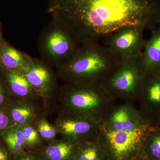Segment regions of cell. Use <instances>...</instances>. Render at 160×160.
Masks as SVG:
<instances>
[{
	"label": "cell",
	"instance_id": "6da1fadb",
	"mask_svg": "<svg viewBox=\"0 0 160 160\" xmlns=\"http://www.w3.org/2000/svg\"><path fill=\"white\" fill-rule=\"evenodd\" d=\"M48 12L71 29L81 44L100 43L123 27L153 29L160 0H47Z\"/></svg>",
	"mask_w": 160,
	"mask_h": 160
},
{
	"label": "cell",
	"instance_id": "7a4b0ae2",
	"mask_svg": "<svg viewBox=\"0 0 160 160\" xmlns=\"http://www.w3.org/2000/svg\"><path fill=\"white\" fill-rule=\"evenodd\" d=\"M57 96L60 112L88 118L102 124L115 101L101 82H64Z\"/></svg>",
	"mask_w": 160,
	"mask_h": 160
},
{
	"label": "cell",
	"instance_id": "3957f363",
	"mask_svg": "<svg viewBox=\"0 0 160 160\" xmlns=\"http://www.w3.org/2000/svg\"><path fill=\"white\" fill-rule=\"evenodd\" d=\"M122 61L111 49L100 43L82 44L74 57L56 69L64 82L102 83Z\"/></svg>",
	"mask_w": 160,
	"mask_h": 160
},
{
	"label": "cell",
	"instance_id": "277c9868",
	"mask_svg": "<svg viewBox=\"0 0 160 160\" xmlns=\"http://www.w3.org/2000/svg\"><path fill=\"white\" fill-rule=\"evenodd\" d=\"M82 46L77 36L62 21L52 16L43 29L38 48L42 60L56 69L72 59Z\"/></svg>",
	"mask_w": 160,
	"mask_h": 160
},
{
	"label": "cell",
	"instance_id": "5b68a950",
	"mask_svg": "<svg viewBox=\"0 0 160 160\" xmlns=\"http://www.w3.org/2000/svg\"><path fill=\"white\" fill-rule=\"evenodd\" d=\"M145 77L142 53L122 60L102 84L114 101L130 102L139 98Z\"/></svg>",
	"mask_w": 160,
	"mask_h": 160
},
{
	"label": "cell",
	"instance_id": "8992f818",
	"mask_svg": "<svg viewBox=\"0 0 160 160\" xmlns=\"http://www.w3.org/2000/svg\"><path fill=\"white\" fill-rule=\"evenodd\" d=\"M153 126L149 123L133 130L122 131H109L102 127V139L109 160H136Z\"/></svg>",
	"mask_w": 160,
	"mask_h": 160
},
{
	"label": "cell",
	"instance_id": "52a82bcc",
	"mask_svg": "<svg viewBox=\"0 0 160 160\" xmlns=\"http://www.w3.org/2000/svg\"><path fill=\"white\" fill-rule=\"evenodd\" d=\"M53 125L62 137L78 144L102 137V124L88 118L59 112Z\"/></svg>",
	"mask_w": 160,
	"mask_h": 160
},
{
	"label": "cell",
	"instance_id": "ba28073f",
	"mask_svg": "<svg viewBox=\"0 0 160 160\" xmlns=\"http://www.w3.org/2000/svg\"><path fill=\"white\" fill-rule=\"evenodd\" d=\"M22 71L38 96L46 106L49 104L59 88L58 78L52 67L42 60L32 58Z\"/></svg>",
	"mask_w": 160,
	"mask_h": 160
},
{
	"label": "cell",
	"instance_id": "9c48e42d",
	"mask_svg": "<svg viewBox=\"0 0 160 160\" xmlns=\"http://www.w3.org/2000/svg\"><path fill=\"white\" fill-rule=\"evenodd\" d=\"M145 30L139 26L123 27L103 39L105 45L121 59L137 56L142 53L146 41Z\"/></svg>",
	"mask_w": 160,
	"mask_h": 160
},
{
	"label": "cell",
	"instance_id": "30bf717a",
	"mask_svg": "<svg viewBox=\"0 0 160 160\" xmlns=\"http://www.w3.org/2000/svg\"><path fill=\"white\" fill-rule=\"evenodd\" d=\"M152 123L146 114L127 102L115 106L102 123L103 129L109 131H130Z\"/></svg>",
	"mask_w": 160,
	"mask_h": 160
},
{
	"label": "cell",
	"instance_id": "8fae6325",
	"mask_svg": "<svg viewBox=\"0 0 160 160\" xmlns=\"http://www.w3.org/2000/svg\"><path fill=\"white\" fill-rule=\"evenodd\" d=\"M0 77L6 83L12 98L36 102L42 100L33 90L23 71L2 68L0 69Z\"/></svg>",
	"mask_w": 160,
	"mask_h": 160
},
{
	"label": "cell",
	"instance_id": "7c38bea8",
	"mask_svg": "<svg viewBox=\"0 0 160 160\" xmlns=\"http://www.w3.org/2000/svg\"><path fill=\"white\" fill-rule=\"evenodd\" d=\"M33 101L12 98L7 109L14 126H22L34 122L42 114L39 106Z\"/></svg>",
	"mask_w": 160,
	"mask_h": 160
},
{
	"label": "cell",
	"instance_id": "4fadbf2b",
	"mask_svg": "<svg viewBox=\"0 0 160 160\" xmlns=\"http://www.w3.org/2000/svg\"><path fill=\"white\" fill-rule=\"evenodd\" d=\"M78 143L63 138L48 142L35 152L42 160H73Z\"/></svg>",
	"mask_w": 160,
	"mask_h": 160
},
{
	"label": "cell",
	"instance_id": "5bb4252c",
	"mask_svg": "<svg viewBox=\"0 0 160 160\" xmlns=\"http://www.w3.org/2000/svg\"><path fill=\"white\" fill-rule=\"evenodd\" d=\"M145 77L160 75V23L152 30L142 52Z\"/></svg>",
	"mask_w": 160,
	"mask_h": 160
},
{
	"label": "cell",
	"instance_id": "9a60e30c",
	"mask_svg": "<svg viewBox=\"0 0 160 160\" xmlns=\"http://www.w3.org/2000/svg\"><path fill=\"white\" fill-rule=\"evenodd\" d=\"M139 99L143 113H157L160 109V75L145 77Z\"/></svg>",
	"mask_w": 160,
	"mask_h": 160
},
{
	"label": "cell",
	"instance_id": "2e32d148",
	"mask_svg": "<svg viewBox=\"0 0 160 160\" xmlns=\"http://www.w3.org/2000/svg\"><path fill=\"white\" fill-rule=\"evenodd\" d=\"M0 56L4 69L22 71L32 58L15 48L3 39L0 44Z\"/></svg>",
	"mask_w": 160,
	"mask_h": 160
},
{
	"label": "cell",
	"instance_id": "e0dca14e",
	"mask_svg": "<svg viewBox=\"0 0 160 160\" xmlns=\"http://www.w3.org/2000/svg\"><path fill=\"white\" fill-rule=\"evenodd\" d=\"M105 158L109 159L101 137L98 139L79 143L73 160H102Z\"/></svg>",
	"mask_w": 160,
	"mask_h": 160
},
{
	"label": "cell",
	"instance_id": "ac0fdd59",
	"mask_svg": "<svg viewBox=\"0 0 160 160\" xmlns=\"http://www.w3.org/2000/svg\"><path fill=\"white\" fill-rule=\"evenodd\" d=\"M142 151L149 157L160 160V126L152 127L147 135Z\"/></svg>",
	"mask_w": 160,
	"mask_h": 160
},
{
	"label": "cell",
	"instance_id": "d6986e66",
	"mask_svg": "<svg viewBox=\"0 0 160 160\" xmlns=\"http://www.w3.org/2000/svg\"><path fill=\"white\" fill-rule=\"evenodd\" d=\"M36 128L43 142H49L56 139L59 134L57 129L53 125H52L42 115L40 114L34 121Z\"/></svg>",
	"mask_w": 160,
	"mask_h": 160
},
{
	"label": "cell",
	"instance_id": "ffe728a7",
	"mask_svg": "<svg viewBox=\"0 0 160 160\" xmlns=\"http://www.w3.org/2000/svg\"><path fill=\"white\" fill-rule=\"evenodd\" d=\"M20 127L26 142V149L39 148L42 146L43 141L33 123Z\"/></svg>",
	"mask_w": 160,
	"mask_h": 160
},
{
	"label": "cell",
	"instance_id": "44dd1931",
	"mask_svg": "<svg viewBox=\"0 0 160 160\" xmlns=\"http://www.w3.org/2000/svg\"><path fill=\"white\" fill-rule=\"evenodd\" d=\"M2 137L5 141L6 146L13 157L25 151V148L20 145L7 132H6L2 136Z\"/></svg>",
	"mask_w": 160,
	"mask_h": 160
},
{
	"label": "cell",
	"instance_id": "7402d4cb",
	"mask_svg": "<svg viewBox=\"0 0 160 160\" xmlns=\"http://www.w3.org/2000/svg\"><path fill=\"white\" fill-rule=\"evenodd\" d=\"M13 126L7 108L0 109V137Z\"/></svg>",
	"mask_w": 160,
	"mask_h": 160
},
{
	"label": "cell",
	"instance_id": "603a6c76",
	"mask_svg": "<svg viewBox=\"0 0 160 160\" xmlns=\"http://www.w3.org/2000/svg\"><path fill=\"white\" fill-rule=\"evenodd\" d=\"M12 99L8 87L0 77V109L7 108Z\"/></svg>",
	"mask_w": 160,
	"mask_h": 160
},
{
	"label": "cell",
	"instance_id": "cb8c5ba5",
	"mask_svg": "<svg viewBox=\"0 0 160 160\" xmlns=\"http://www.w3.org/2000/svg\"><path fill=\"white\" fill-rule=\"evenodd\" d=\"M0 160H14L2 136L0 137Z\"/></svg>",
	"mask_w": 160,
	"mask_h": 160
},
{
	"label": "cell",
	"instance_id": "d4e9b609",
	"mask_svg": "<svg viewBox=\"0 0 160 160\" xmlns=\"http://www.w3.org/2000/svg\"><path fill=\"white\" fill-rule=\"evenodd\" d=\"M136 160H158L149 157V156H147V155L143 153L142 152H141L139 156L137 158Z\"/></svg>",
	"mask_w": 160,
	"mask_h": 160
},
{
	"label": "cell",
	"instance_id": "484cf974",
	"mask_svg": "<svg viewBox=\"0 0 160 160\" xmlns=\"http://www.w3.org/2000/svg\"><path fill=\"white\" fill-rule=\"evenodd\" d=\"M3 39H4V38L3 37L2 33V24H1V22H0V44H1V42L2 41Z\"/></svg>",
	"mask_w": 160,
	"mask_h": 160
},
{
	"label": "cell",
	"instance_id": "4316f807",
	"mask_svg": "<svg viewBox=\"0 0 160 160\" xmlns=\"http://www.w3.org/2000/svg\"><path fill=\"white\" fill-rule=\"evenodd\" d=\"M157 113L158 115V118L159 122V123H160V109Z\"/></svg>",
	"mask_w": 160,
	"mask_h": 160
},
{
	"label": "cell",
	"instance_id": "83f0119b",
	"mask_svg": "<svg viewBox=\"0 0 160 160\" xmlns=\"http://www.w3.org/2000/svg\"><path fill=\"white\" fill-rule=\"evenodd\" d=\"M3 68L2 65V60H1V56H0V69Z\"/></svg>",
	"mask_w": 160,
	"mask_h": 160
}]
</instances>
